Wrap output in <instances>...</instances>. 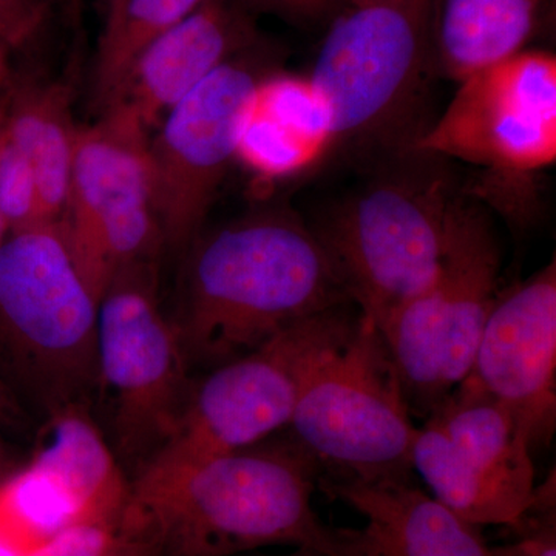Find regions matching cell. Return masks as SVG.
<instances>
[{
  "instance_id": "obj_19",
  "label": "cell",
  "mask_w": 556,
  "mask_h": 556,
  "mask_svg": "<svg viewBox=\"0 0 556 556\" xmlns=\"http://www.w3.org/2000/svg\"><path fill=\"white\" fill-rule=\"evenodd\" d=\"M548 5L551 0H431V67L459 83L529 49Z\"/></svg>"
},
{
  "instance_id": "obj_14",
  "label": "cell",
  "mask_w": 556,
  "mask_h": 556,
  "mask_svg": "<svg viewBox=\"0 0 556 556\" xmlns=\"http://www.w3.org/2000/svg\"><path fill=\"white\" fill-rule=\"evenodd\" d=\"M460 383L503 405L533 453L551 444L556 428L555 260L497 294Z\"/></svg>"
},
{
  "instance_id": "obj_32",
  "label": "cell",
  "mask_w": 556,
  "mask_h": 556,
  "mask_svg": "<svg viewBox=\"0 0 556 556\" xmlns=\"http://www.w3.org/2000/svg\"><path fill=\"white\" fill-rule=\"evenodd\" d=\"M278 556H327L320 554V552L309 551V548H294V552L288 555H278Z\"/></svg>"
},
{
  "instance_id": "obj_21",
  "label": "cell",
  "mask_w": 556,
  "mask_h": 556,
  "mask_svg": "<svg viewBox=\"0 0 556 556\" xmlns=\"http://www.w3.org/2000/svg\"><path fill=\"white\" fill-rule=\"evenodd\" d=\"M204 0H118L105 13L93 89L104 109L118 90L135 58L152 40L190 16Z\"/></svg>"
},
{
  "instance_id": "obj_33",
  "label": "cell",
  "mask_w": 556,
  "mask_h": 556,
  "mask_svg": "<svg viewBox=\"0 0 556 556\" xmlns=\"http://www.w3.org/2000/svg\"><path fill=\"white\" fill-rule=\"evenodd\" d=\"M10 236V228L7 225L5 218H3L2 212H0V244L7 240V237Z\"/></svg>"
},
{
  "instance_id": "obj_7",
  "label": "cell",
  "mask_w": 556,
  "mask_h": 556,
  "mask_svg": "<svg viewBox=\"0 0 556 556\" xmlns=\"http://www.w3.org/2000/svg\"><path fill=\"white\" fill-rule=\"evenodd\" d=\"M501 263L492 214L464 188L437 277L378 328L415 415L426 419L467 378L500 294Z\"/></svg>"
},
{
  "instance_id": "obj_6",
  "label": "cell",
  "mask_w": 556,
  "mask_h": 556,
  "mask_svg": "<svg viewBox=\"0 0 556 556\" xmlns=\"http://www.w3.org/2000/svg\"><path fill=\"white\" fill-rule=\"evenodd\" d=\"M431 2L339 3L311 70L338 148L380 159L412 148L430 54Z\"/></svg>"
},
{
  "instance_id": "obj_15",
  "label": "cell",
  "mask_w": 556,
  "mask_h": 556,
  "mask_svg": "<svg viewBox=\"0 0 556 556\" xmlns=\"http://www.w3.org/2000/svg\"><path fill=\"white\" fill-rule=\"evenodd\" d=\"M252 14L241 0H204L135 58L102 112L119 110L149 131L159 127L208 75L258 42Z\"/></svg>"
},
{
  "instance_id": "obj_18",
  "label": "cell",
  "mask_w": 556,
  "mask_h": 556,
  "mask_svg": "<svg viewBox=\"0 0 556 556\" xmlns=\"http://www.w3.org/2000/svg\"><path fill=\"white\" fill-rule=\"evenodd\" d=\"M28 466L67 501L78 521H121L130 482L115 450L80 405L50 413Z\"/></svg>"
},
{
  "instance_id": "obj_31",
  "label": "cell",
  "mask_w": 556,
  "mask_h": 556,
  "mask_svg": "<svg viewBox=\"0 0 556 556\" xmlns=\"http://www.w3.org/2000/svg\"><path fill=\"white\" fill-rule=\"evenodd\" d=\"M362 2H431V0H338L339 3H362Z\"/></svg>"
},
{
  "instance_id": "obj_12",
  "label": "cell",
  "mask_w": 556,
  "mask_h": 556,
  "mask_svg": "<svg viewBox=\"0 0 556 556\" xmlns=\"http://www.w3.org/2000/svg\"><path fill=\"white\" fill-rule=\"evenodd\" d=\"M412 467L431 496L478 527H518L535 501L525 431L503 405L464 383L417 427Z\"/></svg>"
},
{
  "instance_id": "obj_11",
  "label": "cell",
  "mask_w": 556,
  "mask_h": 556,
  "mask_svg": "<svg viewBox=\"0 0 556 556\" xmlns=\"http://www.w3.org/2000/svg\"><path fill=\"white\" fill-rule=\"evenodd\" d=\"M413 150L471 164L493 181H526L556 163V58L526 49L459 80Z\"/></svg>"
},
{
  "instance_id": "obj_22",
  "label": "cell",
  "mask_w": 556,
  "mask_h": 556,
  "mask_svg": "<svg viewBox=\"0 0 556 556\" xmlns=\"http://www.w3.org/2000/svg\"><path fill=\"white\" fill-rule=\"evenodd\" d=\"M0 212L10 232L49 223L30 161L0 131Z\"/></svg>"
},
{
  "instance_id": "obj_27",
  "label": "cell",
  "mask_w": 556,
  "mask_h": 556,
  "mask_svg": "<svg viewBox=\"0 0 556 556\" xmlns=\"http://www.w3.org/2000/svg\"><path fill=\"white\" fill-rule=\"evenodd\" d=\"M104 556H156L155 547L139 527L121 519L118 532Z\"/></svg>"
},
{
  "instance_id": "obj_3",
  "label": "cell",
  "mask_w": 556,
  "mask_h": 556,
  "mask_svg": "<svg viewBox=\"0 0 556 556\" xmlns=\"http://www.w3.org/2000/svg\"><path fill=\"white\" fill-rule=\"evenodd\" d=\"M380 160L311 225L351 302L378 328L437 277L464 190L439 156L407 149Z\"/></svg>"
},
{
  "instance_id": "obj_4",
  "label": "cell",
  "mask_w": 556,
  "mask_h": 556,
  "mask_svg": "<svg viewBox=\"0 0 556 556\" xmlns=\"http://www.w3.org/2000/svg\"><path fill=\"white\" fill-rule=\"evenodd\" d=\"M361 309L332 306L291 325L192 383L177 422L135 475H161L251 447L283 431L306 383L356 331Z\"/></svg>"
},
{
  "instance_id": "obj_20",
  "label": "cell",
  "mask_w": 556,
  "mask_h": 556,
  "mask_svg": "<svg viewBox=\"0 0 556 556\" xmlns=\"http://www.w3.org/2000/svg\"><path fill=\"white\" fill-rule=\"evenodd\" d=\"M78 131L72 93L65 84H33L17 94L5 112L3 137L30 161L50 222H60L67 204Z\"/></svg>"
},
{
  "instance_id": "obj_2",
  "label": "cell",
  "mask_w": 556,
  "mask_h": 556,
  "mask_svg": "<svg viewBox=\"0 0 556 556\" xmlns=\"http://www.w3.org/2000/svg\"><path fill=\"white\" fill-rule=\"evenodd\" d=\"M350 302L313 226L269 208L193 241L175 321L189 364L214 368Z\"/></svg>"
},
{
  "instance_id": "obj_28",
  "label": "cell",
  "mask_w": 556,
  "mask_h": 556,
  "mask_svg": "<svg viewBox=\"0 0 556 556\" xmlns=\"http://www.w3.org/2000/svg\"><path fill=\"white\" fill-rule=\"evenodd\" d=\"M22 424V409L7 380L0 372V426L17 427Z\"/></svg>"
},
{
  "instance_id": "obj_23",
  "label": "cell",
  "mask_w": 556,
  "mask_h": 556,
  "mask_svg": "<svg viewBox=\"0 0 556 556\" xmlns=\"http://www.w3.org/2000/svg\"><path fill=\"white\" fill-rule=\"evenodd\" d=\"M119 522H78L61 530L28 556H104L118 532Z\"/></svg>"
},
{
  "instance_id": "obj_26",
  "label": "cell",
  "mask_w": 556,
  "mask_h": 556,
  "mask_svg": "<svg viewBox=\"0 0 556 556\" xmlns=\"http://www.w3.org/2000/svg\"><path fill=\"white\" fill-rule=\"evenodd\" d=\"M252 13H268L289 24L313 27L332 16L338 0H241Z\"/></svg>"
},
{
  "instance_id": "obj_5",
  "label": "cell",
  "mask_w": 556,
  "mask_h": 556,
  "mask_svg": "<svg viewBox=\"0 0 556 556\" xmlns=\"http://www.w3.org/2000/svg\"><path fill=\"white\" fill-rule=\"evenodd\" d=\"M100 302L60 222L0 244V348L49 415L100 383Z\"/></svg>"
},
{
  "instance_id": "obj_36",
  "label": "cell",
  "mask_w": 556,
  "mask_h": 556,
  "mask_svg": "<svg viewBox=\"0 0 556 556\" xmlns=\"http://www.w3.org/2000/svg\"><path fill=\"white\" fill-rule=\"evenodd\" d=\"M9 49H10V47L7 46L5 42H3L2 38H0V50H9Z\"/></svg>"
},
{
  "instance_id": "obj_8",
  "label": "cell",
  "mask_w": 556,
  "mask_h": 556,
  "mask_svg": "<svg viewBox=\"0 0 556 556\" xmlns=\"http://www.w3.org/2000/svg\"><path fill=\"white\" fill-rule=\"evenodd\" d=\"M283 431L316 464L318 479L415 475L413 413L386 340L364 314L345 345L306 383Z\"/></svg>"
},
{
  "instance_id": "obj_16",
  "label": "cell",
  "mask_w": 556,
  "mask_h": 556,
  "mask_svg": "<svg viewBox=\"0 0 556 556\" xmlns=\"http://www.w3.org/2000/svg\"><path fill=\"white\" fill-rule=\"evenodd\" d=\"M327 495L365 519L343 529L342 556H490L481 527L450 510L415 475L379 481L318 479Z\"/></svg>"
},
{
  "instance_id": "obj_1",
  "label": "cell",
  "mask_w": 556,
  "mask_h": 556,
  "mask_svg": "<svg viewBox=\"0 0 556 556\" xmlns=\"http://www.w3.org/2000/svg\"><path fill=\"white\" fill-rule=\"evenodd\" d=\"M316 464L287 437L161 475H135L124 521L156 556H240L269 546L342 554L313 506Z\"/></svg>"
},
{
  "instance_id": "obj_9",
  "label": "cell",
  "mask_w": 556,
  "mask_h": 556,
  "mask_svg": "<svg viewBox=\"0 0 556 556\" xmlns=\"http://www.w3.org/2000/svg\"><path fill=\"white\" fill-rule=\"evenodd\" d=\"M159 262L118 270L98 314V375L112 394L116 448L138 470L169 437L192 388L177 321L161 306Z\"/></svg>"
},
{
  "instance_id": "obj_13",
  "label": "cell",
  "mask_w": 556,
  "mask_h": 556,
  "mask_svg": "<svg viewBox=\"0 0 556 556\" xmlns=\"http://www.w3.org/2000/svg\"><path fill=\"white\" fill-rule=\"evenodd\" d=\"M269 68L260 43L208 75L150 135L155 206L164 248L185 251L201 236L212 203L236 163L249 91Z\"/></svg>"
},
{
  "instance_id": "obj_34",
  "label": "cell",
  "mask_w": 556,
  "mask_h": 556,
  "mask_svg": "<svg viewBox=\"0 0 556 556\" xmlns=\"http://www.w3.org/2000/svg\"><path fill=\"white\" fill-rule=\"evenodd\" d=\"M100 2L102 3V5L105 7V13H108V11L112 9V7L116 5V2H118V0H100Z\"/></svg>"
},
{
  "instance_id": "obj_35",
  "label": "cell",
  "mask_w": 556,
  "mask_h": 556,
  "mask_svg": "<svg viewBox=\"0 0 556 556\" xmlns=\"http://www.w3.org/2000/svg\"><path fill=\"white\" fill-rule=\"evenodd\" d=\"M3 121H5V110H0V131L3 129Z\"/></svg>"
},
{
  "instance_id": "obj_29",
  "label": "cell",
  "mask_w": 556,
  "mask_h": 556,
  "mask_svg": "<svg viewBox=\"0 0 556 556\" xmlns=\"http://www.w3.org/2000/svg\"><path fill=\"white\" fill-rule=\"evenodd\" d=\"M13 473L14 471L10 468L9 459H7L5 453H3L2 447H0V486L5 484L7 479Z\"/></svg>"
},
{
  "instance_id": "obj_25",
  "label": "cell",
  "mask_w": 556,
  "mask_h": 556,
  "mask_svg": "<svg viewBox=\"0 0 556 556\" xmlns=\"http://www.w3.org/2000/svg\"><path fill=\"white\" fill-rule=\"evenodd\" d=\"M50 0H0V38L10 47L30 39L46 20Z\"/></svg>"
},
{
  "instance_id": "obj_10",
  "label": "cell",
  "mask_w": 556,
  "mask_h": 556,
  "mask_svg": "<svg viewBox=\"0 0 556 556\" xmlns=\"http://www.w3.org/2000/svg\"><path fill=\"white\" fill-rule=\"evenodd\" d=\"M60 223L101 298L118 270L160 260L150 131L137 119L108 109L97 123L79 126Z\"/></svg>"
},
{
  "instance_id": "obj_24",
  "label": "cell",
  "mask_w": 556,
  "mask_h": 556,
  "mask_svg": "<svg viewBox=\"0 0 556 556\" xmlns=\"http://www.w3.org/2000/svg\"><path fill=\"white\" fill-rule=\"evenodd\" d=\"M511 543L490 547V556H556L555 504H535Z\"/></svg>"
},
{
  "instance_id": "obj_17",
  "label": "cell",
  "mask_w": 556,
  "mask_h": 556,
  "mask_svg": "<svg viewBox=\"0 0 556 556\" xmlns=\"http://www.w3.org/2000/svg\"><path fill=\"white\" fill-rule=\"evenodd\" d=\"M338 148L327 98L309 75L269 70L241 110L236 161L262 181L313 170Z\"/></svg>"
},
{
  "instance_id": "obj_30",
  "label": "cell",
  "mask_w": 556,
  "mask_h": 556,
  "mask_svg": "<svg viewBox=\"0 0 556 556\" xmlns=\"http://www.w3.org/2000/svg\"><path fill=\"white\" fill-rule=\"evenodd\" d=\"M7 51L0 50V87L5 83L7 76H9V67H7Z\"/></svg>"
}]
</instances>
